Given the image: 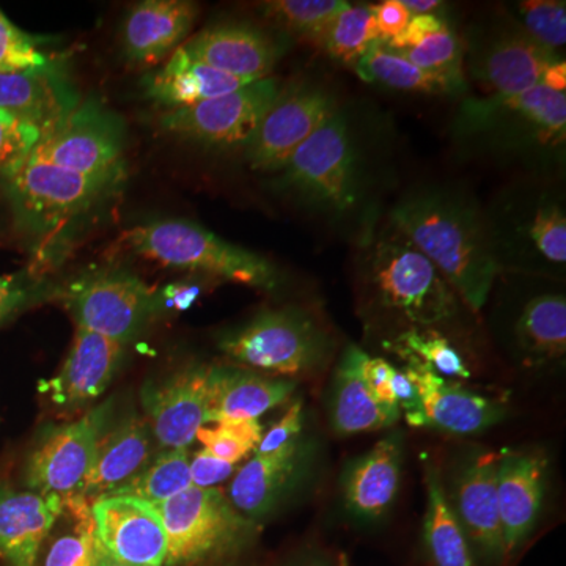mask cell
<instances>
[{"mask_svg":"<svg viewBox=\"0 0 566 566\" xmlns=\"http://www.w3.org/2000/svg\"><path fill=\"white\" fill-rule=\"evenodd\" d=\"M392 226L444 275L458 297L479 312L501 273L486 212L471 196L427 186L390 211Z\"/></svg>","mask_w":566,"mask_h":566,"instance_id":"1","label":"cell"},{"mask_svg":"<svg viewBox=\"0 0 566 566\" xmlns=\"http://www.w3.org/2000/svg\"><path fill=\"white\" fill-rule=\"evenodd\" d=\"M453 136L472 151L545 161L565 147V93L538 84L515 96H472L461 104Z\"/></svg>","mask_w":566,"mask_h":566,"instance_id":"2","label":"cell"},{"mask_svg":"<svg viewBox=\"0 0 566 566\" xmlns=\"http://www.w3.org/2000/svg\"><path fill=\"white\" fill-rule=\"evenodd\" d=\"M3 178L18 221L48 243L117 192L123 174L84 175L28 158Z\"/></svg>","mask_w":566,"mask_h":566,"instance_id":"3","label":"cell"},{"mask_svg":"<svg viewBox=\"0 0 566 566\" xmlns=\"http://www.w3.org/2000/svg\"><path fill=\"white\" fill-rule=\"evenodd\" d=\"M123 243L137 255L164 266L196 271L253 289L277 286V271L266 259L227 243L193 222L169 219L145 223L123 234Z\"/></svg>","mask_w":566,"mask_h":566,"instance_id":"4","label":"cell"},{"mask_svg":"<svg viewBox=\"0 0 566 566\" xmlns=\"http://www.w3.org/2000/svg\"><path fill=\"white\" fill-rule=\"evenodd\" d=\"M368 279L378 303L403 316L411 327L449 322L460 308L444 275L395 227L376 241Z\"/></svg>","mask_w":566,"mask_h":566,"instance_id":"5","label":"cell"},{"mask_svg":"<svg viewBox=\"0 0 566 566\" xmlns=\"http://www.w3.org/2000/svg\"><path fill=\"white\" fill-rule=\"evenodd\" d=\"M151 505L167 536L164 566L197 565L234 556L253 534L251 521L216 488L191 486Z\"/></svg>","mask_w":566,"mask_h":566,"instance_id":"6","label":"cell"},{"mask_svg":"<svg viewBox=\"0 0 566 566\" xmlns=\"http://www.w3.org/2000/svg\"><path fill=\"white\" fill-rule=\"evenodd\" d=\"M331 348L329 335L296 308L264 311L219 340V349L234 363L281 378L322 367Z\"/></svg>","mask_w":566,"mask_h":566,"instance_id":"7","label":"cell"},{"mask_svg":"<svg viewBox=\"0 0 566 566\" xmlns=\"http://www.w3.org/2000/svg\"><path fill=\"white\" fill-rule=\"evenodd\" d=\"M283 188L319 210L342 214L359 202L356 145L344 112L331 115L293 151L281 170Z\"/></svg>","mask_w":566,"mask_h":566,"instance_id":"8","label":"cell"},{"mask_svg":"<svg viewBox=\"0 0 566 566\" xmlns=\"http://www.w3.org/2000/svg\"><path fill=\"white\" fill-rule=\"evenodd\" d=\"M499 266L515 262L551 270L566 263V211L549 189L521 188L486 212Z\"/></svg>","mask_w":566,"mask_h":566,"instance_id":"9","label":"cell"},{"mask_svg":"<svg viewBox=\"0 0 566 566\" xmlns=\"http://www.w3.org/2000/svg\"><path fill=\"white\" fill-rule=\"evenodd\" d=\"M463 65L486 93L515 96L542 82L547 66L560 61L513 20H493L475 25L463 44Z\"/></svg>","mask_w":566,"mask_h":566,"instance_id":"10","label":"cell"},{"mask_svg":"<svg viewBox=\"0 0 566 566\" xmlns=\"http://www.w3.org/2000/svg\"><path fill=\"white\" fill-rule=\"evenodd\" d=\"M63 303L81 329L128 345L158 312V297L136 274L95 270L66 286Z\"/></svg>","mask_w":566,"mask_h":566,"instance_id":"11","label":"cell"},{"mask_svg":"<svg viewBox=\"0 0 566 566\" xmlns=\"http://www.w3.org/2000/svg\"><path fill=\"white\" fill-rule=\"evenodd\" d=\"M125 132L102 104L88 99L40 134L29 155L84 175L123 174Z\"/></svg>","mask_w":566,"mask_h":566,"instance_id":"12","label":"cell"},{"mask_svg":"<svg viewBox=\"0 0 566 566\" xmlns=\"http://www.w3.org/2000/svg\"><path fill=\"white\" fill-rule=\"evenodd\" d=\"M281 91V82L264 77L229 95L167 111L161 115V126L212 147H245Z\"/></svg>","mask_w":566,"mask_h":566,"instance_id":"13","label":"cell"},{"mask_svg":"<svg viewBox=\"0 0 566 566\" xmlns=\"http://www.w3.org/2000/svg\"><path fill=\"white\" fill-rule=\"evenodd\" d=\"M337 111V99L323 85L296 82L282 88L245 145V158L252 169L279 172L293 151Z\"/></svg>","mask_w":566,"mask_h":566,"instance_id":"14","label":"cell"},{"mask_svg":"<svg viewBox=\"0 0 566 566\" xmlns=\"http://www.w3.org/2000/svg\"><path fill=\"white\" fill-rule=\"evenodd\" d=\"M106 416V406H102L76 422L54 428L44 434L25 463L24 483L28 490L57 497L80 494L95 461Z\"/></svg>","mask_w":566,"mask_h":566,"instance_id":"15","label":"cell"},{"mask_svg":"<svg viewBox=\"0 0 566 566\" xmlns=\"http://www.w3.org/2000/svg\"><path fill=\"white\" fill-rule=\"evenodd\" d=\"M497 471L499 453H474L458 472L453 482L452 501L449 499L472 553L488 566H505Z\"/></svg>","mask_w":566,"mask_h":566,"instance_id":"16","label":"cell"},{"mask_svg":"<svg viewBox=\"0 0 566 566\" xmlns=\"http://www.w3.org/2000/svg\"><path fill=\"white\" fill-rule=\"evenodd\" d=\"M208 371V365H191L161 385L142 389L147 423L161 449H188L207 423Z\"/></svg>","mask_w":566,"mask_h":566,"instance_id":"17","label":"cell"},{"mask_svg":"<svg viewBox=\"0 0 566 566\" xmlns=\"http://www.w3.org/2000/svg\"><path fill=\"white\" fill-rule=\"evenodd\" d=\"M99 545L118 560L164 566L167 536L150 502L132 495H109L92 504Z\"/></svg>","mask_w":566,"mask_h":566,"instance_id":"18","label":"cell"},{"mask_svg":"<svg viewBox=\"0 0 566 566\" xmlns=\"http://www.w3.org/2000/svg\"><path fill=\"white\" fill-rule=\"evenodd\" d=\"M546 479L547 457L542 450L504 449L499 453L497 499L505 566L536 526L545 499Z\"/></svg>","mask_w":566,"mask_h":566,"instance_id":"19","label":"cell"},{"mask_svg":"<svg viewBox=\"0 0 566 566\" xmlns=\"http://www.w3.org/2000/svg\"><path fill=\"white\" fill-rule=\"evenodd\" d=\"M403 371L415 382L422 401L424 427L458 436L480 434L501 422L505 406L494 398L446 379L419 363H406Z\"/></svg>","mask_w":566,"mask_h":566,"instance_id":"20","label":"cell"},{"mask_svg":"<svg viewBox=\"0 0 566 566\" xmlns=\"http://www.w3.org/2000/svg\"><path fill=\"white\" fill-rule=\"evenodd\" d=\"M125 346L77 327L61 370L40 382V392L61 409H77L96 400L117 374Z\"/></svg>","mask_w":566,"mask_h":566,"instance_id":"21","label":"cell"},{"mask_svg":"<svg viewBox=\"0 0 566 566\" xmlns=\"http://www.w3.org/2000/svg\"><path fill=\"white\" fill-rule=\"evenodd\" d=\"M193 61L245 81L270 77L282 48L268 33L245 22H223L182 44Z\"/></svg>","mask_w":566,"mask_h":566,"instance_id":"22","label":"cell"},{"mask_svg":"<svg viewBox=\"0 0 566 566\" xmlns=\"http://www.w3.org/2000/svg\"><path fill=\"white\" fill-rule=\"evenodd\" d=\"M80 103V95L71 82L52 63L43 69L0 71V112L32 126L40 134Z\"/></svg>","mask_w":566,"mask_h":566,"instance_id":"23","label":"cell"},{"mask_svg":"<svg viewBox=\"0 0 566 566\" xmlns=\"http://www.w3.org/2000/svg\"><path fill=\"white\" fill-rule=\"evenodd\" d=\"M296 389L290 378H274L233 367H210L207 386V423L259 420L285 403Z\"/></svg>","mask_w":566,"mask_h":566,"instance_id":"24","label":"cell"},{"mask_svg":"<svg viewBox=\"0 0 566 566\" xmlns=\"http://www.w3.org/2000/svg\"><path fill=\"white\" fill-rule=\"evenodd\" d=\"M150 427L139 417H126L117 427L103 433L95 461L80 494L91 504L117 493L155 460Z\"/></svg>","mask_w":566,"mask_h":566,"instance_id":"25","label":"cell"},{"mask_svg":"<svg viewBox=\"0 0 566 566\" xmlns=\"http://www.w3.org/2000/svg\"><path fill=\"white\" fill-rule=\"evenodd\" d=\"M403 442L390 434L374 449L357 458L344 479V497L348 512L360 521H376L389 512L400 488Z\"/></svg>","mask_w":566,"mask_h":566,"instance_id":"26","label":"cell"},{"mask_svg":"<svg viewBox=\"0 0 566 566\" xmlns=\"http://www.w3.org/2000/svg\"><path fill=\"white\" fill-rule=\"evenodd\" d=\"M197 6L186 0H145L123 25V46L129 61L153 65L177 50L191 32Z\"/></svg>","mask_w":566,"mask_h":566,"instance_id":"27","label":"cell"},{"mask_svg":"<svg viewBox=\"0 0 566 566\" xmlns=\"http://www.w3.org/2000/svg\"><path fill=\"white\" fill-rule=\"evenodd\" d=\"M305 455L301 438L266 455L255 453L234 475L229 501L243 516L268 515L303 472Z\"/></svg>","mask_w":566,"mask_h":566,"instance_id":"28","label":"cell"},{"mask_svg":"<svg viewBox=\"0 0 566 566\" xmlns=\"http://www.w3.org/2000/svg\"><path fill=\"white\" fill-rule=\"evenodd\" d=\"M61 502L57 495L0 485V556L13 566H32Z\"/></svg>","mask_w":566,"mask_h":566,"instance_id":"29","label":"cell"},{"mask_svg":"<svg viewBox=\"0 0 566 566\" xmlns=\"http://www.w3.org/2000/svg\"><path fill=\"white\" fill-rule=\"evenodd\" d=\"M249 84H252V81L230 76L193 61L182 46L174 51L172 57L163 70L156 71L144 81L148 98L167 111L229 95Z\"/></svg>","mask_w":566,"mask_h":566,"instance_id":"30","label":"cell"},{"mask_svg":"<svg viewBox=\"0 0 566 566\" xmlns=\"http://www.w3.org/2000/svg\"><path fill=\"white\" fill-rule=\"evenodd\" d=\"M98 551L91 502L81 494L66 495L32 566H93Z\"/></svg>","mask_w":566,"mask_h":566,"instance_id":"31","label":"cell"},{"mask_svg":"<svg viewBox=\"0 0 566 566\" xmlns=\"http://www.w3.org/2000/svg\"><path fill=\"white\" fill-rule=\"evenodd\" d=\"M400 409L381 403L365 386L346 349L335 371L331 395V423L335 433L352 436L385 430L400 419Z\"/></svg>","mask_w":566,"mask_h":566,"instance_id":"32","label":"cell"},{"mask_svg":"<svg viewBox=\"0 0 566 566\" xmlns=\"http://www.w3.org/2000/svg\"><path fill=\"white\" fill-rule=\"evenodd\" d=\"M427 512L423 521V542L434 566H476L474 553L458 517L453 513L438 465L424 463Z\"/></svg>","mask_w":566,"mask_h":566,"instance_id":"33","label":"cell"},{"mask_svg":"<svg viewBox=\"0 0 566 566\" xmlns=\"http://www.w3.org/2000/svg\"><path fill=\"white\" fill-rule=\"evenodd\" d=\"M517 348L531 365L564 359L566 353V301L562 294H543L528 301L517 318Z\"/></svg>","mask_w":566,"mask_h":566,"instance_id":"34","label":"cell"},{"mask_svg":"<svg viewBox=\"0 0 566 566\" xmlns=\"http://www.w3.org/2000/svg\"><path fill=\"white\" fill-rule=\"evenodd\" d=\"M357 76L370 84L385 85L394 91L430 93V95H457L465 85L436 76L412 65L408 59L378 40L354 63Z\"/></svg>","mask_w":566,"mask_h":566,"instance_id":"35","label":"cell"},{"mask_svg":"<svg viewBox=\"0 0 566 566\" xmlns=\"http://www.w3.org/2000/svg\"><path fill=\"white\" fill-rule=\"evenodd\" d=\"M386 348L406 363H419L431 368L442 378L460 381L472 376L457 346L433 327H409L387 342Z\"/></svg>","mask_w":566,"mask_h":566,"instance_id":"36","label":"cell"},{"mask_svg":"<svg viewBox=\"0 0 566 566\" xmlns=\"http://www.w3.org/2000/svg\"><path fill=\"white\" fill-rule=\"evenodd\" d=\"M189 461L188 449L164 450L139 475L112 495H132L150 504L167 501L192 486Z\"/></svg>","mask_w":566,"mask_h":566,"instance_id":"37","label":"cell"},{"mask_svg":"<svg viewBox=\"0 0 566 566\" xmlns=\"http://www.w3.org/2000/svg\"><path fill=\"white\" fill-rule=\"evenodd\" d=\"M378 40L374 6L348 3L331 22L323 44L335 61L354 65Z\"/></svg>","mask_w":566,"mask_h":566,"instance_id":"38","label":"cell"},{"mask_svg":"<svg viewBox=\"0 0 566 566\" xmlns=\"http://www.w3.org/2000/svg\"><path fill=\"white\" fill-rule=\"evenodd\" d=\"M346 6L340 0H273L262 3V10L285 31L323 44L331 22Z\"/></svg>","mask_w":566,"mask_h":566,"instance_id":"39","label":"cell"},{"mask_svg":"<svg viewBox=\"0 0 566 566\" xmlns=\"http://www.w3.org/2000/svg\"><path fill=\"white\" fill-rule=\"evenodd\" d=\"M395 52L403 55L420 70L457 82V84L465 85L463 44L449 28L433 33L417 46L405 48V50Z\"/></svg>","mask_w":566,"mask_h":566,"instance_id":"40","label":"cell"},{"mask_svg":"<svg viewBox=\"0 0 566 566\" xmlns=\"http://www.w3.org/2000/svg\"><path fill=\"white\" fill-rule=\"evenodd\" d=\"M262 438L263 427L259 420H233L214 423V427L203 424L196 434L208 452L232 464L251 455Z\"/></svg>","mask_w":566,"mask_h":566,"instance_id":"41","label":"cell"},{"mask_svg":"<svg viewBox=\"0 0 566 566\" xmlns=\"http://www.w3.org/2000/svg\"><path fill=\"white\" fill-rule=\"evenodd\" d=\"M521 28L547 51L556 52L566 43V7L557 0H526L516 7Z\"/></svg>","mask_w":566,"mask_h":566,"instance_id":"42","label":"cell"},{"mask_svg":"<svg viewBox=\"0 0 566 566\" xmlns=\"http://www.w3.org/2000/svg\"><path fill=\"white\" fill-rule=\"evenodd\" d=\"M46 55L36 50L32 36L18 29L0 11V71H25L50 65Z\"/></svg>","mask_w":566,"mask_h":566,"instance_id":"43","label":"cell"},{"mask_svg":"<svg viewBox=\"0 0 566 566\" xmlns=\"http://www.w3.org/2000/svg\"><path fill=\"white\" fill-rule=\"evenodd\" d=\"M39 274L32 270L21 273L0 275V326L11 322L14 316L31 307L43 296Z\"/></svg>","mask_w":566,"mask_h":566,"instance_id":"44","label":"cell"},{"mask_svg":"<svg viewBox=\"0 0 566 566\" xmlns=\"http://www.w3.org/2000/svg\"><path fill=\"white\" fill-rule=\"evenodd\" d=\"M39 137L40 133L32 126L0 112V175L2 177L28 158Z\"/></svg>","mask_w":566,"mask_h":566,"instance_id":"45","label":"cell"},{"mask_svg":"<svg viewBox=\"0 0 566 566\" xmlns=\"http://www.w3.org/2000/svg\"><path fill=\"white\" fill-rule=\"evenodd\" d=\"M348 352L352 354L357 374H359L365 386L371 390V394H374L381 403L398 408L392 389V376L395 371L392 365L386 363L385 359H379V357L368 356L367 353L360 352L356 346H349Z\"/></svg>","mask_w":566,"mask_h":566,"instance_id":"46","label":"cell"},{"mask_svg":"<svg viewBox=\"0 0 566 566\" xmlns=\"http://www.w3.org/2000/svg\"><path fill=\"white\" fill-rule=\"evenodd\" d=\"M301 433H303V403L294 401L281 420L266 434H263L255 453L256 455H266V453L275 452L283 446L300 439Z\"/></svg>","mask_w":566,"mask_h":566,"instance_id":"47","label":"cell"},{"mask_svg":"<svg viewBox=\"0 0 566 566\" xmlns=\"http://www.w3.org/2000/svg\"><path fill=\"white\" fill-rule=\"evenodd\" d=\"M234 465L237 464L227 463L221 458L212 455L207 449H202L189 461L192 486L202 488V490L214 488L234 474Z\"/></svg>","mask_w":566,"mask_h":566,"instance_id":"48","label":"cell"},{"mask_svg":"<svg viewBox=\"0 0 566 566\" xmlns=\"http://www.w3.org/2000/svg\"><path fill=\"white\" fill-rule=\"evenodd\" d=\"M392 389L398 409H400V412H403L406 422L416 428L424 427L422 401H420L415 382L408 378L403 368L401 370L395 368Z\"/></svg>","mask_w":566,"mask_h":566,"instance_id":"49","label":"cell"},{"mask_svg":"<svg viewBox=\"0 0 566 566\" xmlns=\"http://www.w3.org/2000/svg\"><path fill=\"white\" fill-rule=\"evenodd\" d=\"M374 11L376 29L381 41H389L400 35L412 18L403 0H386L379 6H374Z\"/></svg>","mask_w":566,"mask_h":566,"instance_id":"50","label":"cell"},{"mask_svg":"<svg viewBox=\"0 0 566 566\" xmlns=\"http://www.w3.org/2000/svg\"><path fill=\"white\" fill-rule=\"evenodd\" d=\"M446 28V22L441 18L436 17V14H419V17L411 18V21L408 22V25H406L405 31L400 35L385 41V43L390 50H405V48L417 46L428 36Z\"/></svg>","mask_w":566,"mask_h":566,"instance_id":"51","label":"cell"},{"mask_svg":"<svg viewBox=\"0 0 566 566\" xmlns=\"http://www.w3.org/2000/svg\"><path fill=\"white\" fill-rule=\"evenodd\" d=\"M200 294V286L196 283H174L167 286L163 294H156L158 297V311L163 307H174L177 311H186L196 303Z\"/></svg>","mask_w":566,"mask_h":566,"instance_id":"52","label":"cell"},{"mask_svg":"<svg viewBox=\"0 0 566 566\" xmlns=\"http://www.w3.org/2000/svg\"><path fill=\"white\" fill-rule=\"evenodd\" d=\"M549 91L557 93H565L566 88V63L565 61L554 62L553 65L547 66L543 73L542 82Z\"/></svg>","mask_w":566,"mask_h":566,"instance_id":"53","label":"cell"},{"mask_svg":"<svg viewBox=\"0 0 566 566\" xmlns=\"http://www.w3.org/2000/svg\"><path fill=\"white\" fill-rule=\"evenodd\" d=\"M406 9L412 17H419V14H433L434 10L441 9L444 3L439 0H403Z\"/></svg>","mask_w":566,"mask_h":566,"instance_id":"54","label":"cell"},{"mask_svg":"<svg viewBox=\"0 0 566 566\" xmlns=\"http://www.w3.org/2000/svg\"><path fill=\"white\" fill-rule=\"evenodd\" d=\"M93 566H140V565L126 564V562L118 560V558L111 556V554L107 553V551L104 549V547L102 545H99L98 556H96L95 564H93Z\"/></svg>","mask_w":566,"mask_h":566,"instance_id":"55","label":"cell"},{"mask_svg":"<svg viewBox=\"0 0 566 566\" xmlns=\"http://www.w3.org/2000/svg\"><path fill=\"white\" fill-rule=\"evenodd\" d=\"M294 566H333V565L327 564V562L322 560V558H318V560H307V562H303V564L294 565Z\"/></svg>","mask_w":566,"mask_h":566,"instance_id":"56","label":"cell"}]
</instances>
